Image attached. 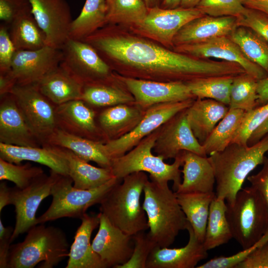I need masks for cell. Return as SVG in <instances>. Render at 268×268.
I'll list each match as a JSON object with an SVG mask.
<instances>
[{
    "instance_id": "cell-1",
    "label": "cell",
    "mask_w": 268,
    "mask_h": 268,
    "mask_svg": "<svg viewBox=\"0 0 268 268\" xmlns=\"http://www.w3.org/2000/svg\"><path fill=\"white\" fill-rule=\"evenodd\" d=\"M82 41L92 46L113 71L127 77L187 83L239 72L235 63L179 53L116 25L107 24Z\"/></svg>"
},
{
    "instance_id": "cell-2",
    "label": "cell",
    "mask_w": 268,
    "mask_h": 268,
    "mask_svg": "<svg viewBox=\"0 0 268 268\" xmlns=\"http://www.w3.org/2000/svg\"><path fill=\"white\" fill-rule=\"evenodd\" d=\"M268 152V134L252 145L230 144L208 157L213 167L216 196L231 204L246 179L258 165L263 164Z\"/></svg>"
},
{
    "instance_id": "cell-3",
    "label": "cell",
    "mask_w": 268,
    "mask_h": 268,
    "mask_svg": "<svg viewBox=\"0 0 268 268\" xmlns=\"http://www.w3.org/2000/svg\"><path fill=\"white\" fill-rule=\"evenodd\" d=\"M145 172L131 173L116 184L100 202L99 210L114 226L133 236L149 228L146 213L140 203L148 180Z\"/></svg>"
},
{
    "instance_id": "cell-4",
    "label": "cell",
    "mask_w": 268,
    "mask_h": 268,
    "mask_svg": "<svg viewBox=\"0 0 268 268\" xmlns=\"http://www.w3.org/2000/svg\"><path fill=\"white\" fill-rule=\"evenodd\" d=\"M142 204L149 227L148 234L160 247H168L179 232L186 230L188 221L179 205L176 192L168 183L149 179L143 188Z\"/></svg>"
},
{
    "instance_id": "cell-5",
    "label": "cell",
    "mask_w": 268,
    "mask_h": 268,
    "mask_svg": "<svg viewBox=\"0 0 268 268\" xmlns=\"http://www.w3.org/2000/svg\"><path fill=\"white\" fill-rule=\"evenodd\" d=\"M69 244L64 231L38 224L27 232L24 240L10 246L7 268H53L68 257Z\"/></svg>"
},
{
    "instance_id": "cell-6",
    "label": "cell",
    "mask_w": 268,
    "mask_h": 268,
    "mask_svg": "<svg viewBox=\"0 0 268 268\" xmlns=\"http://www.w3.org/2000/svg\"><path fill=\"white\" fill-rule=\"evenodd\" d=\"M159 130L160 127L124 155L111 160L110 169L115 177L122 180L131 173L144 172L149 174L151 180L159 183L172 181L174 191H176L182 182L180 168L184 164L183 151L171 164L165 163L161 156L154 155L152 149Z\"/></svg>"
},
{
    "instance_id": "cell-7",
    "label": "cell",
    "mask_w": 268,
    "mask_h": 268,
    "mask_svg": "<svg viewBox=\"0 0 268 268\" xmlns=\"http://www.w3.org/2000/svg\"><path fill=\"white\" fill-rule=\"evenodd\" d=\"M227 206L233 238L243 249L254 245L268 231V208L253 186L242 188L233 203Z\"/></svg>"
},
{
    "instance_id": "cell-8",
    "label": "cell",
    "mask_w": 268,
    "mask_h": 268,
    "mask_svg": "<svg viewBox=\"0 0 268 268\" xmlns=\"http://www.w3.org/2000/svg\"><path fill=\"white\" fill-rule=\"evenodd\" d=\"M121 180L114 177L96 188L82 190L72 185L73 181L68 175L58 174L52 188L51 203L37 218V224L64 217L81 219L89 207L99 204L109 190Z\"/></svg>"
},
{
    "instance_id": "cell-9",
    "label": "cell",
    "mask_w": 268,
    "mask_h": 268,
    "mask_svg": "<svg viewBox=\"0 0 268 268\" xmlns=\"http://www.w3.org/2000/svg\"><path fill=\"white\" fill-rule=\"evenodd\" d=\"M10 93L41 145H47L50 137L58 129L56 106L40 91L36 84H16Z\"/></svg>"
},
{
    "instance_id": "cell-10",
    "label": "cell",
    "mask_w": 268,
    "mask_h": 268,
    "mask_svg": "<svg viewBox=\"0 0 268 268\" xmlns=\"http://www.w3.org/2000/svg\"><path fill=\"white\" fill-rule=\"evenodd\" d=\"M204 15L197 7L166 9L155 7L148 8L144 20L129 30L173 50L174 38L180 29L190 21Z\"/></svg>"
},
{
    "instance_id": "cell-11",
    "label": "cell",
    "mask_w": 268,
    "mask_h": 268,
    "mask_svg": "<svg viewBox=\"0 0 268 268\" xmlns=\"http://www.w3.org/2000/svg\"><path fill=\"white\" fill-rule=\"evenodd\" d=\"M195 99L159 103L149 107L145 110L140 121L131 132L104 143L106 155L110 160L124 155L172 116L188 108Z\"/></svg>"
},
{
    "instance_id": "cell-12",
    "label": "cell",
    "mask_w": 268,
    "mask_h": 268,
    "mask_svg": "<svg viewBox=\"0 0 268 268\" xmlns=\"http://www.w3.org/2000/svg\"><path fill=\"white\" fill-rule=\"evenodd\" d=\"M43 174L26 187H10V204L15 207V224L11 242L20 235L37 225L36 212L43 200L51 196L52 188L58 173L52 170Z\"/></svg>"
},
{
    "instance_id": "cell-13",
    "label": "cell",
    "mask_w": 268,
    "mask_h": 268,
    "mask_svg": "<svg viewBox=\"0 0 268 268\" xmlns=\"http://www.w3.org/2000/svg\"><path fill=\"white\" fill-rule=\"evenodd\" d=\"M61 50L60 66L83 85L113 71L96 50L84 41L69 38Z\"/></svg>"
},
{
    "instance_id": "cell-14",
    "label": "cell",
    "mask_w": 268,
    "mask_h": 268,
    "mask_svg": "<svg viewBox=\"0 0 268 268\" xmlns=\"http://www.w3.org/2000/svg\"><path fill=\"white\" fill-rule=\"evenodd\" d=\"M187 109L172 116L160 127L152 150L164 160L175 159L183 151L207 156L190 126Z\"/></svg>"
},
{
    "instance_id": "cell-15",
    "label": "cell",
    "mask_w": 268,
    "mask_h": 268,
    "mask_svg": "<svg viewBox=\"0 0 268 268\" xmlns=\"http://www.w3.org/2000/svg\"><path fill=\"white\" fill-rule=\"evenodd\" d=\"M31 13L44 33L47 46L61 49L73 21L66 0H29Z\"/></svg>"
},
{
    "instance_id": "cell-16",
    "label": "cell",
    "mask_w": 268,
    "mask_h": 268,
    "mask_svg": "<svg viewBox=\"0 0 268 268\" xmlns=\"http://www.w3.org/2000/svg\"><path fill=\"white\" fill-rule=\"evenodd\" d=\"M173 50L197 58H215L236 63L246 73L258 80L268 75L261 67L249 60L228 36L217 37L199 43L177 46Z\"/></svg>"
},
{
    "instance_id": "cell-17",
    "label": "cell",
    "mask_w": 268,
    "mask_h": 268,
    "mask_svg": "<svg viewBox=\"0 0 268 268\" xmlns=\"http://www.w3.org/2000/svg\"><path fill=\"white\" fill-rule=\"evenodd\" d=\"M62 57L61 49L48 46L36 50H16L11 67L16 84L37 83L60 66Z\"/></svg>"
},
{
    "instance_id": "cell-18",
    "label": "cell",
    "mask_w": 268,
    "mask_h": 268,
    "mask_svg": "<svg viewBox=\"0 0 268 268\" xmlns=\"http://www.w3.org/2000/svg\"><path fill=\"white\" fill-rule=\"evenodd\" d=\"M119 75L134 96L135 104L144 110L159 103L196 99L186 82H160Z\"/></svg>"
},
{
    "instance_id": "cell-19",
    "label": "cell",
    "mask_w": 268,
    "mask_h": 268,
    "mask_svg": "<svg viewBox=\"0 0 268 268\" xmlns=\"http://www.w3.org/2000/svg\"><path fill=\"white\" fill-rule=\"evenodd\" d=\"M98 231L92 247L106 268H118L127 263L134 251L132 236L114 226L102 213H98Z\"/></svg>"
},
{
    "instance_id": "cell-20",
    "label": "cell",
    "mask_w": 268,
    "mask_h": 268,
    "mask_svg": "<svg viewBox=\"0 0 268 268\" xmlns=\"http://www.w3.org/2000/svg\"><path fill=\"white\" fill-rule=\"evenodd\" d=\"M58 129L70 134L105 143L107 141L99 128L97 110L81 99L56 106Z\"/></svg>"
},
{
    "instance_id": "cell-21",
    "label": "cell",
    "mask_w": 268,
    "mask_h": 268,
    "mask_svg": "<svg viewBox=\"0 0 268 268\" xmlns=\"http://www.w3.org/2000/svg\"><path fill=\"white\" fill-rule=\"evenodd\" d=\"M186 230L189 240L185 246L178 248L156 247L148 258L146 268H194L206 259L208 251L197 238L189 223Z\"/></svg>"
},
{
    "instance_id": "cell-22",
    "label": "cell",
    "mask_w": 268,
    "mask_h": 268,
    "mask_svg": "<svg viewBox=\"0 0 268 268\" xmlns=\"http://www.w3.org/2000/svg\"><path fill=\"white\" fill-rule=\"evenodd\" d=\"M0 142L18 146H42L10 93L0 96Z\"/></svg>"
},
{
    "instance_id": "cell-23",
    "label": "cell",
    "mask_w": 268,
    "mask_h": 268,
    "mask_svg": "<svg viewBox=\"0 0 268 268\" xmlns=\"http://www.w3.org/2000/svg\"><path fill=\"white\" fill-rule=\"evenodd\" d=\"M96 110L122 104H134V96L118 73L83 85L81 99Z\"/></svg>"
},
{
    "instance_id": "cell-24",
    "label": "cell",
    "mask_w": 268,
    "mask_h": 268,
    "mask_svg": "<svg viewBox=\"0 0 268 268\" xmlns=\"http://www.w3.org/2000/svg\"><path fill=\"white\" fill-rule=\"evenodd\" d=\"M237 26L235 17L204 15L190 21L180 29L174 38V47L229 36Z\"/></svg>"
},
{
    "instance_id": "cell-25",
    "label": "cell",
    "mask_w": 268,
    "mask_h": 268,
    "mask_svg": "<svg viewBox=\"0 0 268 268\" xmlns=\"http://www.w3.org/2000/svg\"><path fill=\"white\" fill-rule=\"evenodd\" d=\"M145 111L135 103L118 104L97 110L96 121L107 142L131 132Z\"/></svg>"
},
{
    "instance_id": "cell-26",
    "label": "cell",
    "mask_w": 268,
    "mask_h": 268,
    "mask_svg": "<svg viewBox=\"0 0 268 268\" xmlns=\"http://www.w3.org/2000/svg\"><path fill=\"white\" fill-rule=\"evenodd\" d=\"M0 158L17 164L23 161L36 162L59 174L68 175L66 161L57 146H24L0 142Z\"/></svg>"
},
{
    "instance_id": "cell-27",
    "label": "cell",
    "mask_w": 268,
    "mask_h": 268,
    "mask_svg": "<svg viewBox=\"0 0 268 268\" xmlns=\"http://www.w3.org/2000/svg\"><path fill=\"white\" fill-rule=\"evenodd\" d=\"M80 219L81 223L70 246L66 268H106L90 242L93 231L99 226V214L86 213Z\"/></svg>"
},
{
    "instance_id": "cell-28",
    "label": "cell",
    "mask_w": 268,
    "mask_h": 268,
    "mask_svg": "<svg viewBox=\"0 0 268 268\" xmlns=\"http://www.w3.org/2000/svg\"><path fill=\"white\" fill-rule=\"evenodd\" d=\"M183 179L177 193L214 192V172L208 157L183 151Z\"/></svg>"
},
{
    "instance_id": "cell-29",
    "label": "cell",
    "mask_w": 268,
    "mask_h": 268,
    "mask_svg": "<svg viewBox=\"0 0 268 268\" xmlns=\"http://www.w3.org/2000/svg\"><path fill=\"white\" fill-rule=\"evenodd\" d=\"M229 106L210 99L196 98L187 109V119L195 136L201 144L229 111Z\"/></svg>"
},
{
    "instance_id": "cell-30",
    "label": "cell",
    "mask_w": 268,
    "mask_h": 268,
    "mask_svg": "<svg viewBox=\"0 0 268 268\" xmlns=\"http://www.w3.org/2000/svg\"><path fill=\"white\" fill-rule=\"evenodd\" d=\"M58 147L66 161L68 176L75 188L82 190L95 189L115 177L110 168L94 166L72 151Z\"/></svg>"
},
{
    "instance_id": "cell-31",
    "label": "cell",
    "mask_w": 268,
    "mask_h": 268,
    "mask_svg": "<svg viewBox=\"0 0 268 268\" xmlns=\"http://www.w3.org/2000/svg\"><path fill=\"white\" fill-rule=\"evenodd\" d=\"M36 84L40 91L56 106L81 97L83 85L60 66Z\"/></svg>"
},
{
    "instance_id": "cell-32",
    "label": "cell",
    "mask_w": 268,
    "mask_h": 268,
    "mask_svg": "<svg viewBox=\"0 0 268 268\" xmlns=\"http://www.w3.org/2000/svg\"><path fill=\"white\" fill-rule=\"evenodd\" d=\"M47 145L69 150L87 162H94L100 167H111V160L106 154L103 142L71 134L58 129Z\"/></svg>"
},
{
    "instance_id": "cell-33",
    "label": "cell",
    "mask_w": 268,
    "mask_h": 268,
    "mask_svg": "<svg viewBox=\"0 0 268 268\" xmlns=\"http://www.w3.org/2000/svg\"><path fill=\"white\" fill-rule=\"evenodd\" d=\"M177 198L197 238L203 243L211 202L215 193H177Z\"/></svg>"
},
{
    "instance_id": "cell-34",
    "label": "cell",
    "mask_w": 268,
    "mask_h": 268,
    "mask_svg": "<svg viewBox=\"0 0 268 268\" xmlns=\"http://www.w3.org/2000/svg\"><path fill=\"white\" fill-rule=\"evenodd\" d=\"M226 201L215 196L212 201L203 246L207 251L228 243L233 236L226 216Z\"/></svg>"
},
{
    "instance_id": "cell-35",
    "label": "cell",
    "mask_w": 268,
    "mask_h": 268,
    "mask_svg": "<svg viewBox=\"0 0 268 268\" xmlns=\"http://www.w3.org/2000/svg\"><path fill=\"white\" fill-rule=\"evenodd\" d=\"M8 27L16 50H36L47 46L44 33L31 12L17 17Z\"/></svg>"
},
{
    "instance_id": "cell-36",
    "label": "cell",
    "mask_w": 268,
    "mask_h": 268,
    "mask_svg": "<svg viewBox=\"0 0 268 268\" xmlns=\"http://www.w3.org/2000/svg\"><path fill=\"white\" fill-rule=\"evenodd\" d=\"M106 0H86L79 15L73 20L69 38L83 40L106 25Z\"/></svg>"
},
{
    "instance_id": "cell-37",
    "label": "cell",
    "mask_w": 268,
    "mask_h": 268,
    "mask_svg": "<svg viewBox=\"0 0 268 268\" xmlns=\"http://www.w3.org/2000/svg\"><path fill=\"white\" fill-rule=\"evenodd\" d=\"M106 25L131 29L140 24L148 10L143 0H106Z\"/></svg>"
},
{
    "instance_id": "cell-38",
    "label": "cell",
    "mask_w": 268,
    "mask_h": 268,
    "mask_svg": "<svg viewBox=\"0 0 268 268\" xmlns=\"http://www.w3.org/2000/svg\"><path fill=\"white\" fill-rule=\"evenodd\" d=\"M245 56L268 74V42L250 28L237 26L228 36Z\"/></svg>"
},
{
    "instance_id": "cell-39",
    "label": "cell",
    "mask_w": 268,
    "mask_h": 268,
    "mask_svg": "<svg viewBox=\"0 0 268 268\" xmlns=\"http://www.w3.org/2000/svg\"><path fill=\"white\" fill-rule=\"evenodd\" d=\"M245 113V111L241 109H229L226 115L202 144L207 155L222 151L231 143Z\"/></svg>"
},
{
    "instance_id": "cell-40",
    "label": "cell",
    "mask_w": 268,
    "mask_h": 268,
    "mask_svg": "<svg viewBox=\"0 0 268 268\" xmlns=\"http://www.w3.org/2000/svg\"><path fill=\"white\" fill-rule=\"evenodd\" d=\"M233 77L209 76L198 78L187 84L196 99H210L228 106Z\"/></svg>"
},
{
    "instance_id": "cell-41",
    "label": "cell",
    "mask_w": 268,
    "mask_h": 268,
    "mask_svg": "<svg viewBox=\"0 0 268 268\" xmlns=\"http://www.w3.org/2000/svg\"><path fill=\"white\" fill-rule=\"evenodd\" d=\"M258 80L246 72L234 76L231 85L229 109L249 112L258 106Z\"/></svg>"
},
{
    "instance_id": "cell-42",
    "label": "cell",
    "mask_w": 268,
    "mask_h": 268,
    "mask_svg": "<svg viewBox=\"0 0 268 268\" xmlns=\"http://www.w3.org/2000/svg\"><path fill=\"white\" fill-rule=\"evenodd\" d=\"M43 174L41 167L33 166L29 162L17 164L0 158V180L11 181L18 188L26 187Z\"/></svg>"
},
{
    "instance_id": "cell-43",
    "label": "cell",
    "mask_w": 268,
    "mask_h": 268,
    "mask_svg": "<svg viewBox=\"0 0 268 268\" xmlns=\"http://www.w3.org/2000/svg\"><path fill=\"white\" fill-rule=\"evenodd\" d=\"M204 14L238 18L246 10L243 0H201L196 7Z\"/></svg>"
},
{
    "instance_id": "cell-44",
    "label": "cell",
    "mask_w": 268,
    "mask_h": 268,
    "mask_svg": "<svg viewBox=\"0 0 268 268\" xmlns=\"http://www.w3.org/2000/svg\"><path fill=\"white\" fill-rule=\"evenodd\" d=\"M268 117V102L250 111L246 112L242 123L234 134L231 143L248 145V140L252 133Z\"/></svg>"
},
{
    "instance_id": "cell-45",
    "label": "cell",
    "mask_w": 268,
    "mask_h": 268,
    "mask_svg": "<svg viewBox=\"0 0 268 268\" xmlns=\"http://www.w3.org/2000/svg\"><path fill=\"white\" fill-rule=\"evenodd\" d=\"M132 239L134 245L132 255L127 263L118 268H146L150 254L158 246L145 231L133 235Z\"/></svg>"
},
{
    "instance_id": "cell-46",
    "label": "cell",
    "mask_w": 268,
    "mask_h": 268,
    "mask_svg": "<svg viewBox=\"0 0 268 268\" xmlns=\"http://www.w3.org/2000/svg\"><path fill=\"white\" fill-rule=\"evenodd\" d=\"M268 241V231L254 245L243 249L230 256H220L213 258L198 267L197 268H236V266L245 259L257 247Z\"/></svg>"
},
{
    "instance_id": "cell-47",
    "label": "cell",
    "mask_w": 268,
    "mask_h": 268,
    "mask_svg": "<svg viewBox=\"0 0 268 268\" xmlns=\"http://www.w3.org/2000/svg\"><path fill=\"white\" fill-rule=\"evenodd\" d=\"M237 25L250 28L268 42V16L265 13L247 7L245 12L237 18Z\"/></svg>"
},
{
    "instance_id": "cell-48",
    "label": "cell",
    "mask_w": 268,
    "mask_h": 268,
    "mask_svg": "<svg viewBox=\"0 0 268 268\" xmlns=\"http://www.w3.org/2000/svg\"><path fill=\"white\" fill-rule=\"evenodd\" d=\"M31 12L29 0H0V19L9 25L17 17Z\"/></svg>"
},
{
    "instance_id": "cell-49",
    "label": "cell",
    "mask_w": 268,
    "mask_h": 268,
    "mask_svg": "<svg viewBox=\"0 0 268 268\" xmlns=\"http://www.w3.org/2000/svg\"><path fill=\"white\" fill-rule=\"evenodd\" d=\"M16 50L10 37L8 25L0 26V73L9 71L12 59Z\"/></svg>"
},
{
    "instance_id": "cell-50",
    "label": "cell",
    "mask_w": 268,
    "mask_h": 268,
    "mask_svg": "<svg viewBox=\"0 0 268 268\" xmlns=\"http://www.w3.org/2000/svg\"><path fill=\"white\" fill-rule=\"evenodd\" d=\"M236 268H268V241L257 247Z\"/></svg>"
},
{
    "instance_id": "cell-51",
    "label": "cell",
    "mask_w": 268,
    "mask_h": 268,
    "mask_svg": "<svg viewBox=\"0 0 268 268\" xmlns=\"http://www.w3.org/2000/svg\"><path fill=\"white\" fill-rule=\"evenodd\" d=\"M247 179L260 194L268 208V162L266 159L261 170L257 174L249 176Z\"/></svg>"
},
{
    "instance_id": "cell-52",
    "label": "cell",
    "mask_w": 268,
    "mask_h": 268,
    "mask_svg": "<svg viewBox=\"0 0 268 268\" xmlns=\"http://www.w3.org/2000/svg\"><path fill=\"white\" fill-rule=\"evenodd\" d=\"M14 228L4 227L0 218V268H7L11 238Z\"/></svg>"
},
{
    "instance_id": "cell-53",
    "label": "cell",
    "mask_w": 268,
    "mask_h": 268,
    "mask_svg": "<svg viewBox=\"0 0 268 268\" xmlns=\"http://www.w3.org/2000/svg\"><path fill=\"white\" fill-rule=\"evenodd\" d=\"M15 85L16 82L11 70L6 72L0 73V96L10 93Z\"/></svg>"
},
{
    "instance_id": "cell-54",
    "label": "cell",
    "mask_w": 268,
    "mask_h": 268,
    "mask_svg": "<svg viewBox=\"0 0 268 268\" xmlns=\"http://www.w3.org/2000/svg\"><path fill=\"white\" fill-rule=\"evenodd\" d=\"M268 134V117L252 133L248 145H252Z\"/></svg>"
},
{
    "instance_id": "cell-55",
    "label": "cell",
    "mask_w": 268,
    "mask_h": 268,
    "mask_svg": "<svg viewBox=\"0 0 268 268\" xmlns=\"http://www.w3.org/2000/svg\"><path fill=\"white\" fill-rule=\"evenodd\" d=\"M257 92L258 95V106L268 102V75L258 80Z\"/></svg>"
},
{
    "instance_id": "cell-56",
    "label": "cell",
    "mask_w": 268,
    "mask_h": 268,
    "mask_svg": "<svg viewBox=\"0 0 268 268\" xmlns=\"http://www.w3.org/2000/svg\"><path fill=\"white\" fill-rule=\"evenodd\" d=\"M244 5L259 10L268 16V0H243Z\"/></svg>"
},
{
    "instance_id": "cell-57",
    "label": "cell",
    "mask_w": 268,
    "mask_h": 268,
    "mask_svg": "<svg viewBox=\"0 0 268 268\" xmlns=\"http://www.w3.org/2000/svg\"><path fill=\"white\" fill-rule=\"evenodd\" d=\"M0 184V212L6 205L10 204V187L1 181Z\"/></svg>"
},
{
    "instance_id": "cell-58",
    "label": "cell",
    "mask_w": 268,
    "mask_h": 268,
    "mask_svg": "<svg viewBox=\"0 0 268 268\" xmlns=\"http://www.w3.org/2000/svg\"><path fill=\"white\" fill-rule=\"evenodd\" d=\"M181 0H164L160 7L163 8L172 9L179 7Z\"/></svg>"
},
{
    "instance_id": "cell-59",
    "label": "cell",
    "mask_w": 268,
    "mask_h": 268,
    "mask_svg": "<svg viewBox=\"0 0 268 268\" xmlns=\"http://www.w3.org/2000/svg\"><path fill=\"white\" fill-rule=\"evenodd\" d=\"M201 0H181L179 7L182 8L196 7Z\"/></svg>"
},
{
    "instance_id": "cell-60",
    "label": "cell",
    "mask_w": 268,
    "mask_h": 268,
    "mask_svg": "<svg viewBox=\"0 0 268 268\" xmlns=\"http://www.w3.org/2000/svg\"><path fill=\"white\" fill-rule=\"evenodd\" d=\"M148 8L160 7L164 0H143Z\"/></svg>"
},
{
    "instance_id": "cell-61",
    "label": "cell",
    "mask_w": 268,
    "mask_h": 268,
    "mask_svg": "<svg viewBox=\"0 0 268 268\" xmlns=\"http://www.w3.org/2000/svg\"><path fill=\"white\" fill-rule=\"evenodd\" d=\"M266 159H267V161H268V158H267V157H266Z\"/></svg>"
},
{
    "instance_id": "cell-62",
    "label": "cell",
    "mask_w": 268,
    "mask_h": 268,
    "mask_svg": "<svg viewBox=\"0 0 268 268\" xmlns=\"http://www.w3.org/2000/svg\"></svg>"
}]
</instances>
